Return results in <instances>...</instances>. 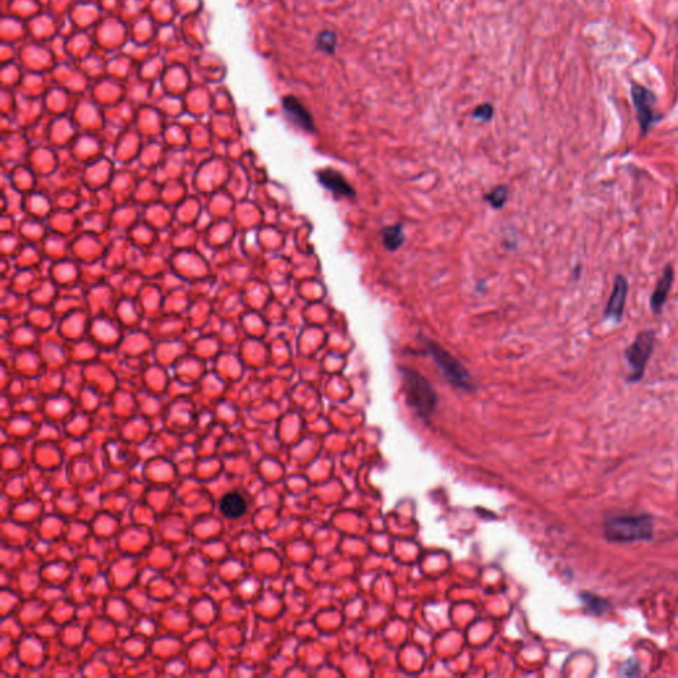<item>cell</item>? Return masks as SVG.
Here are the masks:
<instances>
[{
  "label": "cell",
  "mask_w": 678,
  "mask_h": 678,
  "mask_svg": "<svg viewBox=\"0 0 678 678\" xmlns=\"http://www.w3.org/2000/svg\"><path fill=\"white\" fill-rule=\"evenodd\" d=\"M604 536L614 543L649 540L653 537L652 517L647 514L616 515L604 524Z\"/></svg>",
  "instance_id": "6da1fadb"
},
{
  "label": "cell",
  "mask_w": 678,
  "mask_h": 678,
  "mask_svg": "<svg viewBox=\"0 0 678 678\" xmlns=\"http://www.w3.org/2000/svg\"><path fill=\"white\" fill-rule=\"evenodd\" d=\"M400 372L406 387L408 404L422 418L429 416L437 404V395L432 384L416 370L401 367Z\"/></svg>",
  "instance_id": "7a4b0ae2"
},
{
  "label": "cell",
  "mask_w": 678,
  "mask_h": 678,
  "mask_svg": "<svg viewBox=\"0 0 678 678\" xmlns=\"http://www.w3.org/2000/svg\"><path fill=\"white\" fill-rule=\"evenodd\" d=\"M654 344H656L654 330H644L638 334L633 342L626 348L624 357L632 369L631 375L628 376V382L636 383V382H640L644 378L647 364L654 350Z\"/></svg>",
  "instance_id": "3957f363"
},
{
  "label": "cell",
  "mask_w": 678,
  "mask_h": 678,
  "mask_svg": "<svg viewBox=\"0 0 678 678\" xmlns=\"http://www.w3.org/2000/svg\"><path fill=\"white\" fill-rule=\"evenodd\" d=\"M427 347L437 367L441 370L449 383L461 390H472V376L457 359L432 341H427Z\"/></svg>",
  "instance_id": "277c9868"
},
{
  "label": "cell",
  "mask_w": 678,
  "mask_h": 678,
  "mask_svg": "<svg viewBox=\"0 0 678 678\" xmlns=\"http://www.w3.org/2000/svg\"><path fill=\"white\" fill-rule=\"evenodd\" d=\"M632 100L635 103L638 121L640 125L641 131L645 134L651 128L653 124H656L660 117L656 113V97L651 90L640 87V85H633L632 88Z\"/></svg>",
  "instance_id": "5b68a950"
},
{
  "label": "cell",
  "mask_w": 678,
  "mask_h": 678,
  "mask_svg": "<svg viewBox=\"0 0 678 678\" xmlns=\"http://www.w3.org/2000/svg\"><path fill=\"white\" fill-rule=\"evenodd\" d=\"M628 292H629V285H628L627 279L623 274H617L614 277L612 293L604 310L605 320H614V322H620L623 320Z\"/></svg>",
  "instance_id": "8992f818"
},
{
  "label": "cell",
  "mask_w": 678,
  "mask_h": 678,
  "mask_svg": "<svg viewBox=\"0 0 678 678\" xmlns=\"http://www.w3.org/2000/svg\"><path fill=\"white\" fill-rule=\"evenodd\" d=\"M282 109L295 126L309 133H313L316 130L313 117L309 113L307 108L293 96H286L282 98Z\"/></svg>",
  "instance_id": "52a82bcc"
},
{
  "label": "cell",
  "mask_w": 678,
  "mask_h": 678,
  "mask_svg": "<svg viewBox=\"0 0 678 678\" xmlns=\"http://www.w3.org/2000/svg\"><path fill=\"white\" fill-rule=\"evenodd\" d=\"M318 179L323 187H326L329 191L333 192L337 196L342 198H353L355 195V191L353 187L348 184V182L345 179V177L332 168H326L318 172Z\"/></svg>",
  "instance_id": "ba28073f"
},
{
  "label": "cell",
  "mask_w": 678,
  "mask_h": 678,
  "mask_svg": "<svg viewBox=\"0 0 678 678\" xmlns=\"http://www.w3.org/2000/svg\"><path fill=\"white\" fill-rule=\"evenodd\" d=\"M673 281H675V270L670 264H668L661 279L657 281L651 297V309L654 314H660L663 307H665L666 300L672 289Z\"/></svg>",
  "instance_id": "9c48e42d"
},
{
  "label": "cell",
  "mask_w": 678,
  "mask_h": 678,
  "mask_svg": "<svg viewBox=\"0 0 678 678\" xmlns=\"http://www.w3.org/2000/svg\"><path fill=\"white\" fill-rule=\"evenodd\" d=\"M219 509L226 518L237 519L246 512L248 501L242 492L232 490L221 497L219 502Z\"/></svg>",
  "instance_id": "30bf717a"
},
{
  "label": "cell",
  "mask_w": 678,
  "mask_h": 678,
  "mask_svg": "<svg viewBox=\"0 0 678 678\" xmlns=\"http://www.w3.org/2000/svg\"><path fill=\"white\" fill-rule=\"evenodd\" d=\"M580 599H582V602L584 604V607L587 608L589 614H598L599 616V614H607L611 610L610 603L604 600L603 598L596 596V595L584 592V594L580 595Z\"/></svg>",
  "instance_id": "8fae6325"
},
{
  "label": "cell",
  "mask_w": 678,
  "mask_h": 678,
  "mask_svg": "<svg viewBox=\"0 0 678 678\" xmlns=\"http://www.w3.org/2000/svg\"><path fill=\"white\" fill-rule=\"evenodd\" d=\"M382 237H383L385 248L390 249V251H395L404 242V233H403L401 226L397 224V226H391V227L384 228L383 232H382Z\"/></svg>",
  "instance_id": "7c38bea8"
},
{
  "label": "cell",
  "mask_w": 678,
  "mask_h": 678,
  "mask_svg": "<svg viewBox=\"0 0 678 678\" xmlns=\"http://www.w3.org/2000/svg\"><path fill=\"white\" fill-rule=\"evenodd\" d=\"M337 41L338 38L333 31H329V29L320 31V35L317 36V50L329 56H333L337 50Z\"/></svg>",
  "instance_id": "4fadbf2b"
},
{
  "label": "cell",
  "mask_w": 678,
  "mask_h": 678,
  "mask_svg": "<svg viewBox=\"0 0 678 678\" xmlns=\"http://www.w3.org/2000/svg\"><path fill=\"white\" fill-rule=\"evenodd\" d=\"M506 196H508V189L503 186H499L487 195V200L494 208H499L506 202Z\"/></svg>",
  "instance_id": "5bb4252c"
},
{
  "label": "cell",
  "mask_w": 678,
  "mask_h": 678,
  "mask_svg": "<svg viewBox=\"0 0 678 678\" xmlns=\"http://www.w3.org/2000/svg\"><path fill=\"white\" fill-rule=\"evenodd\" d=\"M494 115V109L492 103H485L478 105L473 110V118L481 121H490Z\"/></svg>",
  "instance_id": "9a60e30c"
}]
</instances>
